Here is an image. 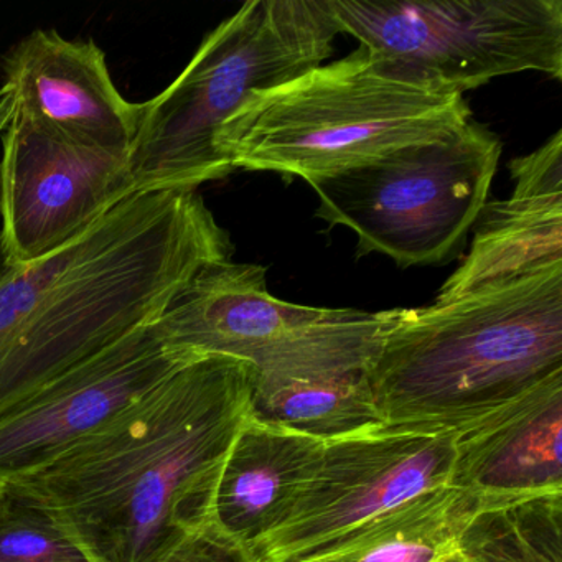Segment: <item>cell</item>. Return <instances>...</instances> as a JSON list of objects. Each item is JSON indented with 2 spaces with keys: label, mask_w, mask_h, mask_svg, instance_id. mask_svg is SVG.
Wrapping results in <instances>:
<instances>
[{
  "label": "cell",
  "mask_w": 562,
  "mask_h": 562,
  "mask_svg": "<svg viewBox=\"0 0 562 562\" xmlns=\"http://www.w3.org/2000/svg\"><path fill=\"white\" fill-rule=\"evenodd\" d=\"M251 394V364L193 358L64 456L5 486L47 509L93 562H160L210 521Z\"/></svg>",
  "instance_id": "1"
},
{
  "label": "cell",
  "mask_w": 562,
  "mask_h": 562,
  "mask_svg": "<svg viewBox=\"0 0 562 562\" xmlns=\"http://www.w3.org/2000/svg\"><path fill=\"white\" fill-rule=\"evenodd\" d=\"M229 233L199 190L136 192L87 233L0 282V414L104 348L156 324Z\"/></svg>",
  "instance_id": "2"
},
{
  "label": "cell",
  "mask_w": 562,
  "mask_h": 562,
  "mask_svg": "<svg viewBox=\"0 0 562 562\" xmlns=\"http://www.w3.org/2000/svg\"><path fill=\"white\" fill-rule=\"evenodd\" d=\"M562 373V262L393 308L368 364L383 426L465 432Z\"/></svg>",
  "instance_id": "3"
},
{
  "label": "cell",
  "mask_w": 562,
  "mask_h": 562,
  "mask_svg": "<svg viewBox=\"0 0 562 562\" xmlns=\"http://www.w3.org/2000/svg\"><path fill=\"white\" fill-rule=\"evenodd\" d=\"M472 117L462 94L391 74L367 48L256 91L223 124L216 153L238 169L311 183L401 147L442 139Z\"/></svg>",
  "instance_id": "4"
},
{
  "label": "cell",
  "mask_w": 562,
  "mask_h": 562,
  "mask_svg": "<svg viewBox=\"0 0 562 562\" xmlns=\"http://www.w3.org/2000/svg\"><path fill=\"white\" fill-rule=\"evenodd\" d=\"M340 34L330 0H251L203 38L182 74L140 103L130 150L136 192L199 190L233 172L215 140L256 91L321 67Z\"/></svg>",
  "instance_id": "5"
},
{
  "label": "cell",
  "mask_w": 562,
  "mask_h": 562,
  "mask_svg": "<svg viewBox=\"0 0 562 562\" xmlns=\"http://www.w3.org/2000/svg\"><path fill=\"white\" fill-rule=\"evenodd\" d=\"M499 156L498 137L470 120L442 139L314 180L315 215L350 228L361 255L378 252L403 268L447 265L462 255Z\"/></svg>",
  "instance_id": "6"
},
{
  "label": "cell",
  "mask_w": 562,
  "mask_h": 562,
  "mask_svg": "<svg viewBox=\"0 0 562 562\" xmlns=\"http://www.w3.org/2000/svg\"><path fill=\"white\" fill-rule=\"evenodd\" d=\"M350 34L404 80L463 94L493 78H562L561 0H330Z\"/></svg>",
  "instance_id": "7"
},
{
  "label": "cell",
  "mask_w": 562,
  "mask_h": 562,
  "mask_svg": "<svg viewBox=\"0 0 562 562\" xmlns=\"http://www.w3.org/2000/svg\"><path fill=\"white\" fill-rule=\"evenodd\" d=\"M387 317L281 301L265 268L229 259L203 268L154 325L169 347L236 358L265 378L331 355L374 353Z\"/></svg>",
  "instance_id": "8"
},
{
  "label": "cell",
  "mask_w": 562,
  "mask_h": 562,
  "mask_svg": "<svg viewBox=\"0 0 562 562\" xmlns=\"http://www.w3.org/2000/svg\"><path fill=\"white\" fill-rule=\"evenodd\" d=\"M459 432L376 426L325 440L317 472L255 562H297L364 522L452 483Z\"/></svg>",
  "instance_id": "9"
},
{
  "label": "cell",
  "mask_w": 562,
  "mask_h": 562,
  "mask_svg": "<svg viewBox=\"0 0 562 562\" xmlns=\"http://www.w3.org/2000/svg\"><path fill=\"white\" fill-rule=\"evenodd\" d=\"M133 193L127 157L80 146L14 103L0 134V235L14 268L70 245Z\"/></svg>",
  "instance_id": "10"
},
{
  "label": "cell",
  "mask_w": 562,
  "mask_h": 562,
  "mask_svg": "<svg viewBox=\"0 0 562 562\" xmlns=\"http://www.w3.org/2000/svg\"><path fill=\"white\" fill-rule=\"evenodd\" d=\"M199 355L147 325L0 414V485L44 469Z\"/></svg>",
  "instance_id": "11"
},
{
  "label": "cell",
  "mask_w": 562,
  "mask_h": 562,
  "mask_svg": "<svg viewBox=\"0 0 562 562\" xmlns=\"http://www.w3.org/2000/svg\"><path fill=\"white\" fill-rule=\"evenodd\" d=\"M2 74L15 108L35 123L80 146L130 159L140 103L117 90L100 45L34 31L4 55Z\"/></svg>",
  "instance_id": "12"
},
{
  "label": "cell",
  "mask_w": 562,
  "mask_h": 562,
  "mask_svg": "<svg viewBox=\"0 0 562 562\" xmlns=\"http://www.w3.org/2000/svg\"><path fill=\"white\" fill-rule=\"evenodd\" d=\"M509 170L513 195L485 203L470 252L437 292V304L562 262V131Z\"/></svg>",
  "instance_id": "13"
},
{
  "label": "cell",
  "mask_w": 562,
  "mask_h": 562,
  "mask_svg": "<svg viewBox=\"0 0 562 562\" xmlns=\"http://www.w3.org/2000/svg\"><path fill=\"white\" fill-rule=\"evenodd\" d=\"M450 485L483 508L562 495V373L459 434Z\"/></svg>",
  "instance_id": "14"
},
{
  "label": "cell",
  "mask_w": 562,
  "mask_h": 562,
  "mask_svg": "<svg viewBox=\"0 0 562 562\" xmlns=\"http://www.w3.org/2000/svg\"><path fill=\"white\" fill-rule=\"evenodd\" d=\"M324 447L325 440L249 413L220 469L210 521L255 551L291 515L317 472Z\"/></svg>",
  "instance_id": "15"
},
{
  "label": "cell",
  "mask_w": 562,
  "mask_h": 562,
  "mask_svg": "<svg viewBox=\"0 0 562 562\" xmlns=\"http://www.w3.org/2000/svg\"><path fill=\"white\" fill-rule=\"evenodd\" d=\"M368 358H327L282 376H252L251 414L322 440L383 426L368 384Z\"/></svg>",
  "instance_id": "16"
},
{
  "label": "cell",
  "mask_w": 562,
  "mask_h": 562,
  "mask_svg": "<svg viewBox=\"0 0 562 562\" xmlns=\"http://www.w3.org/2000/svg\"><path fill=\"white\" fill-rule=\"evenodd\" d=\"M483 503L457 486L424 493L297 562H447Z\"/></svg>",
  "instance_id": "17"
},
{
  "label": "cell",
  "mask_w": 562,
  "mask_h": 562,
  "mask_svg": "<svg viewBox=\"0 0 562 562\" xmlns=\"http://www.w3.org/2000/svg\"><path fill=\"white\" fill-rule=\"evenodd\" d=\"M459 552L470 562H562V495L480 509Z\"/></svg>",
  "instance_id": "18"
},
{
  "label": "cell",
  "mask_w": 562,
  "mask_h": 562,
  "mask_svg": "<svg viewBox=\"0 0 562 562\" xmlns=\"http://www.w3.org/2000/svg\"><path fill=\"white\" fill-rule=\"evenodd\" d=\"M0 562H93L42 506L5 486L0 498Z\"/></svg>",
  "instance_id": "19"
},
{
  "label": "cell",
  "mask_w": 562,
  "mask_h": 562,
  "mask_svg": "<svg viewBox=\"0 0 562 562\" xmlns=\"http://www.w3.org/2000/svg\"><path fill=\"white\" fill-rule=\"evenodd\" d=\"M160 562H255L251 552L212 521L187 532Z\"/></svg>",
  "instance_id": "20"
},
{
  "label": "cell",
  "mask_w": 562,
  "mask_h": 562,
  "mask_svg": "<svg viewBox=\"0 0 562 562\" xmlns=\"http://www.w3.org/2000/svg\"><path fill=\"white\" fill-rule=\"evenodd\" d=\"M14 114V98L5 85L0 87V133L5 130Z\"/></svg>",
  "instance_id": "21"
},
{
  "label": "cell",
  "mask_w": 562,
  "mask_h": 562,
  "mask_svg": "<svg viewBox=\"0 0 562 562\" xmlns=\"http://www.w3.org/2000/svg\"><path fill=\"white\" fill-rule=\"evenodd\" d=\"M2 134V133H0ZM14 265L9 259L8 252H5L4 241H2V235H0V282L4 281L12 271H14Z\"/></svg>",
  "instance_id": "22"
},
{
  "label": "cell",
  "mask_w": 562,
  "mask_h": 562,
  "mask_svg": "<svg viewBox=\"0 0 562 562\" xmlns=\"http://www.w3.org/2000/svg\"><path fill=\"white\" fill-rule=\"evenodd\" d=\"M447 562H470L469 559L463 558L460 552H457L456 555H452V558L449 559Z\"/></svg>",
  "instance_id": "23"
},
{
  "label": "cell",
  "mask_w": 562,
  "mask_h": 562,
  "mask_svg": "<svg viewBox=\"0 0 562 562\" xmlns=\"http://www.w3.org/2000/svg\"><path fill=\"white\" fill-rule=\"evenodd\" d=\"M5 492V485H0V498H2V495H4Z\"/></svg>",
  "instance_id": "24"
}]
</instances>
